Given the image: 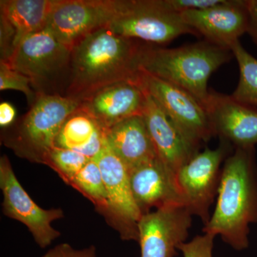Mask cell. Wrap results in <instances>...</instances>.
Returning a JSON list of instances; mask_svg holds the SVG:
<instances>
[{
	"label": "cell",
	"mask_w": 257,
	"mask_h": 257,
	"mask_svg": "<svg viewBox=\"0 0 257 257\" xmlns=\"http://www.w3.org/2000/svg\"><path fill=\"white\" fill-rule=\"evenodd\" d=\"M108 28L120 36L154 45H165L187 34L198 35L180 15L165 9L162 0H124Z\"/></svg>",
	"instance_id": "5"
},
{
	"label": "cell",
	"mask_w": 257,
	"mask_h": 257,
	"mask_svg": "<svg viewBox=\"0 0 257 257\" xmlns=\"http://www.w3.org/2000/svg\"><path fill=\"white\" fill-rule=\"evenodd\" d=\"M146 94L143 115L149 133L159 159L176 176L200 147L186 138L151 96Z\"/></svg>",
	"instance_id": "16"
},
{
	"label": "cell",
	"mask_w": 257,
	"mask_h": 257,
	"mask_svg": "<svg viewBox=\"0 0 257 257\" xmlns=\"http://www.w3.org/2000/svg\"><path fill=\"white\" fill-rule=\"evenodd\" d=\"M207 111L214 135L234 145L250 148L257 144V109L236 101L231 95L210 90Z\"/></svg>",
	"instance_id": "14"
},
{
	"label": "cell",
	"mask_w": 257,
	"mask_h": 257,
	"mask_svg": "<svg viewBox=\"0 0 257 257\" xmlns=\"http://www.w3.org/2000/svg\"><path fill=\"white\" fill-rule=\"evenodd\" d=\"M72 50L45 28L26 37L5 63L37 87L69 67Z\"/></svg>",
	"instance_id": "11"
},
{
	"label": "cell",
	"mask_w": 257,
	"mask_h": 257,
	"mask_svg": "<svg viewBox=\"0 0 257 257\" xmlns=\"http://www.w3.org/2000/svg\"><path fill=\"white\" fill-rule=\"evenodd\" d=\"M106 143L105 128L79 107L62 124L56 138L55 147L80 152L93 160Z\"/></svg>",
	"instance_id": "20"
},
{
	"label": "cell",
	"mask_w": 257,
	"mask_h": 257,
	"mask_svg": "<svg viewBox=\"0 0 257 257\" xmlns=\"http://www.w3.org/2000/svg\"><path fill=\"white\" fill-rule=\"evenodd\" d=\"M91 159L80 152L54 147L45 157L44 165L52 169L64 183L71 182Z\"/></svg>",
	"instance_id": "23"
},
{
	"label": "cell",
	"mask_w": 257,
	"mask_h": 257,
	"mask_svg": "<svg viewBox=\"0 0 257 257\" xmlns=\"http://www.w3.org/2000/svg\"><path fill=\"white\" fill-rule=\"evenodd\" d=\"M135 81L193 144L201 147L215 136L205 108L187 91L141 69Z\"/></svg>",
	"instance_id": "6"
},
{
	"label": "cell",
	"mask_w": 257,
	"mask_h": 257,
	"mask_svg": "<svg viewBox=\"0 0 257 257\" xmlns=\"http://www.w3.org/2000/svg\"><path fill=\"white\" fill-rule=\"evenodd\" d=\"M247 0H223L220 4L180 14L184 24L206 41L231 50L247 32Z\"/></svg>",
	"instance_id": "13"
},
{
	"label": "cell",
	"mask_w": 257,
	"mask_h": 257,
	"mask_svg": "<svg viewBox=\"0 0 257 257\" xmlns=\"http://www.w3.org/2000/svg\"><path fill=\"white\" fill-rule=\"evenodd\" d=\"M192 214L184 205L160 208L143 214L138 224L141 257H174L185 242Z\"/></svg>",
	"instance_id": "12"
},
{
	"label": "cell",
	"mask_w": 257,
	"mask_h": 257,
	"mask_svg": "<svg viewBox=\"0 0 257 257\" xmlns=\"http://www.w3.org/2000/svg\"><path fill=\"white\" fill-rule=\"evenodd\" d=\"M232 57L229 49L206 40L176 48L143 43L139 69L187 91L204 107L210 92L209 77Z\"/></svg>",
	"instance_id": "3"
},
{
	"label": "cell",
	"mask_w": 257,
	"mask_h": 257,
	"mask_svg": "<svg viewBox=\"0 0 257 257\" xmlns=\"http://www.w3.org/2000/svg\"><path fill=\"white\" fill-rule=\"evenodd\" d=\"M147 94L135 80L114 83L81 101V109L105 130L124 120L143 115Z\"/></svg>",
	"instance_id": "15"
},
{
	"label": "cell",
	"mask_w": 257,
	"mask_h": 257,
	"mask_svg": "<svg viewBox=\"0 0 257 257\" xmlns=\"http://www.w3.org/2000/svg\"><path fill=\"white\" fill-rule=\"evenodd\" d=\"M93 160L99 166L107 193L106 221L119 231L121 239L138 241V224L143 214L134 198L127 167L106 143Z\"/></svg>",
	"instance_id": "10"
},
{
	"label": "cell",
	"mask_w": 257,
	"mask_h": 257,
	"mask_svg": "<svg viewBox=\"0 0 257 257\" xmlns=\"http://www.w3.org/2000/svg\"><path fill=\"white\" fill-rule=\"evenodd\" d=\"M69 186L89 199L96 210L106 217L109 211L107 193L101 171L95 160L89 161Z\"/></svg>",
	"instance_id": "22"
},
{
	"label": "cell",
	"mask_w": 257,
	"mask_h": 257,
	"mask_svg": "<svg viewBox=\"0 0 257 257\" xmlns=\"http://www.w3.org/2000/svg\"><path fill=\"white\" fill-rule=\"evenodd\" d=\"M0 188L5 215L25 224L40 247L46 248L60 236L52 223L64 217L62 209H45L37 205L19 182L6 155L0 159Z\"/></svg>",
	"instance_id": "9"
},
{
	"label": "cell",
	"mask_w": 257,
	"mask_h": 257,
	"mask_svg": "<svg viewBox=\"0 0 257 257\" xmlns=\"http://www.w3.org/2000/svg\"><path fill=\"white\" fill-rule=\"evenodd\" d=\"M130 179L134 198L143 215L153 208L185 206L177 177L159 158L130 171Z\"/></svg>",
	"instance_id": "17"
},
{
	"label": "cell",
	"mask_w": 257,
	"mask_h": 257,
	"mask_svg": "<svg viewBox=\"0 0 257 257\" xmlns=\"http://www.w3.org/2000/svg\"><path fill=\"white\" fill-rule=\"evenodd\" d=\"M16 109L11 103L3 101L0 104V126L2 128L10 127L16 119Z\"/></svg>",
	"instance_id": "29"
},
{
	"label": "cell",
	"mask_w": 257,
	"mask_h": 257,
	"mask_svg": "<svg viewBox=\"0 0 257 257\" xmlns=\"http://www.w3.org/2000/svg\"><path fill=\"white\" fill-rule=\"evenodd\" d=\"M222 0H162L165 9L180 15L189 10H202L219 5Z\"/></svg>",
	"instance_id": "26"
},
{
	"label": "cell",
	"mask_w": 257,
	"mask_h": 257,
	"mask_svg": "<svg viewBox=\"0 0 257 257\" xmlns=\"http://www.w3.org/2000/svg\"><path fill=\"white\" fill-rule=\"evenodd\" d=\"M257 222L255 147L235 148L224 161L214 212L204 233L221 236L241 251L248 246L249 224Z\"/></svg>",
	"instance_id": "2"
},
{
	"label": "cell",
	"mask_w": 257,
	"mask_h": 257,
	"mask_svg": "<svg viewBox=\"0 0 257 257\" xmlns=\"http://www.w3.org/2000/svg\"><path fill=\"white\" fill-rule=\"evenodd\" d=\"M239 69L237 87L231 94L236 101L257 106V59L243 48L239 40L231 47Z\"/></svg>",
	"instance_id": "21"
},
{
	"label": "cell",
	"mask_w": 257,
	"mask_h": 257,
	"mask_svg": "<svg viewBox=\"0 0 257 257\" xmlns=\"http://www.w3.org/2000/svg\"><path fill=\"white\" fill-rule=\"evenodd\" d=\"M231 147L221 140L217 148H205L182 166L176 175L185 207L192 215L199 216L204 226L210 219L209 209L217 195L221 165L229 156Z\"/></svg>",
	"instance_id": "7"
},
{
	"label": "cell",
	"mask_w": 257,
	"mask_h": 257,
	"mask_svg": "<svg viewBox=\"0 0 257 257\" xmlns=\"http://www.w3.org/2000/svg\"><path fill=\"white\" fill-rule=\"evenodd\" d=\"M143 45L108 27L89 34L72 48L66 96L81 101L114 83L135 80Z\"/></svg>",
	"instance_id": "1"
},
{
	"label": "cell",
	"mask_w": 257,
	"mask_h": 257,
	"mask_svg": "<svg viewBox=\"0 0 257 257\" xmlns=\"http://www.w3.org/2000/svg\"><path fill=\"white\" fill-rule=\"evenodd\" d=\"M32 81L23 74L15 70L4 62H0V90H17L25 94L29 103L32 104L36 99L31 87Z\"/></svg>",
	"instance_id": "24"
},
{
	"label": "cell",
	"mask_w": 257,
	"mask_h": 257,
	"mask_svg": "<svg viewBox=\"0 0 257 257\" xmlns=\"http://www.w3.org/2000/svg\"><path fill=\"white\" fill-rule=\"evenodd\" d=\"M124 3V0H58L46 28L72 49L89 34L109 26Z\"/></svg>",
	"instance_id": "8"
},
{
	"label": "cell",
	"mask_w": 257,
	"mask_h": 257,
	"mask_svg": "<svg viewBox=\"0 0 257 257\" xmlns=\"http://www.w3.org/2000/svg\"><path fill=\"white\" fill-rule=\"evenodd\" d=\"M109 148L130 171L159 158L143 115H137L106 130Z\"/></svg>",
	"instance_id": "18"
},
{
	"label": "cell",
	"mask_w": 257,
	"mask_h": 257,
	"mask_svg": "<svg viewBox=\"0 0 257 257\" xmlns=\"http://www.w3.org/2000/svg\"><path fill=\"white\" fill-rule=\"evenodd\" d=\"M42 257H97L94 246L77 249L67 243H60L51 248Z\"/></svg>",
	"instance_id": "27"
},
{
	"label": "cell",
	"mask_w": 257,
	"mask_h": 257,
	"mask_svg": "<svg viewBox=\"0 0 257 257\" xmlns=\"http://www.w3.org/2000/svg\"><path fill=\"white\" fill-rule=\"evenodd\" d=\"M80 105L67 96L38 92L30 111L4 135L3 143L18 157L44 165L62 124Z\"/></svg>",
	"instance_id": "4"
},
{
	"label": "cell",
	"mask_w": 257,
	"mask_h": 257,
	"mask_svg": "<svg viewBox=\"0 0 257 257\" xmlns=\"http://www.w3.org/2000/svg\"><path fill=\"white\" fill-rule=\"evenodd\" d=\"M57 1L58 0L0 1V23H4L13 32L15 50L26 37L46 28Z\"/></svg>",
	"instance_id": "19"
},
{
	"label": "cell",
	"mask_w": 257,
	"mask_h": 257,
	"mask_svg": "<svg viewBox=\"0 0 257 257\" xmlns=\"http://www.w3.org/2000/svg\"><path fill=\"white\" fill-rule=\"evenodd\" d=\"M247 32L257 46V0H247Z\"/></svg>",
	"instance_id": "28"
},
{
	"label": "cell",
	"mask_w": 257,
	"mask_h": 257,
	"mask_svg": "<svg viewBox=\"0 0 257 257\" xmlns=\"http://www.w3.org/2000/svg\"><path fill=\"white\" fill-rule=\"evenodd\" d=\"M214 235L204 233L198 235L188 242L179 245L178 250L182 251L184 257H213Z\"/></svg>",
	"instance_id": "25"
}]
</instances>
